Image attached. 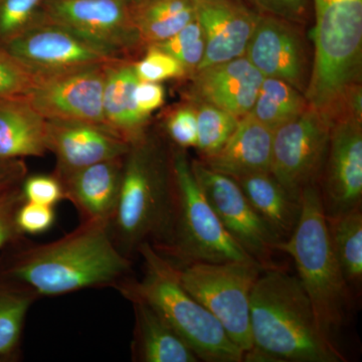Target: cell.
<instances>
[{
	"label": "cell",
	"mask_w": 362,
	"mask_h": 362,
	"mask_svg": "<svg viewBox=\"0 0 362 362\" xmlns=\"http://www.w3.org/2000/svg\"><path fill=\"white\" fill-rule=\"evenodd\" d=\"M0 262V272L40 297L89 288H115L130 277L132 261L112 239L108 223L81 221L61 239L33 244L25 238Z\"/></svg>",
	"instance_id": "obj_1"
},
{
	"label": "cell",
	"mask_w": 362,
	"mask_h": 362,
	"mask_svg": "<svg viewBox=\"0 0 362 362\" xmlns=\"http://www.w3.org/2000/svg\"><path fill=\"white\" fill-rule=\"evenodd\" d=\"M252 349L244 361L343 362L298 276L265 269L250 299Z\"/></svg>",
	"instance_id": "obj_2"
},
{
	"label": "cell",
	"mask_w": 362,
	"mask_h": 362,
	"mask_svg": "<svg viewBox=\"0 0 362 362\" xmlns=\"http://www.w3.org/2000/svg\"><path fill=\"white\" fill-rule=\"evenodd\" d=\"M173 206V149L146 133L124 156L120 194L108 225L116 247L130 259L145 243L160 249L168 240Z\"/></svg>",
	"instance_id": "obj_3"
},
{
	"label": "cell",
	"mask_w": 362,
	"mask_h": 362,
	"mask_svg": "<svg viewBox=\"0 0 362 362\" xmlns=\"http://www.w3.org/2000/svg\"><path fill=\"white\" fill-rule=\"evenodd\" d=\"M137 254L143 259L142 278L124 279L115 287L120 294L130 302L139 300L151 306L199 361H244L245 352L230 340L216 317L185 289L177 269L149 243L140 246Z\"/></svg>",
	"instance_id": "obj_4"
},
{
	"label": "cell",
	"mask_w": 362,
	"mask_h": 362,
	"mask_svg": "<svg viewBox=\"0 0 362 362\" xmlns=\"http://www.w3.org/2000/svg\"><path fill=\"white\" fill-rule=\"evenodd\" d=\"M313 66L306 98L332 120L346 93L361 84L362 0H312Z\"/></svg>",
	"instance_id": "obj_5"
},
{
	"label": "cell",
	"mask_w": 362,
	"mask_h": 362,
	"mask_svg": "<svg viewBox=\"0 0 362 362\" xmlns=\"http://www.w3.org/2000/svg\"><path fill=\"white\" fill-rule=\"evenodd\" d=\"M300 202L299 223L291 237L279 244L278 251L294 261L298 278L310 298L321 328L333 339L345 319L350 287L331 245L318 185L307 187Z\"/></svg>",
	"instance_id": "obj_6"
},
{
	"label": "cell",
	"mask_w": 362,
	"mask_h": 362,
	"mask_svg": "<svg viewBox=\"0 0 362 362\" xmlns=\"http://www.w3.org/2000/svg\"><path fill=\"white\" fill-rule=\"evenodd\" d=\"M173 220L168 240L156 251L176 268L195 263L257 262L221 225L202 192L185 149H173Z\"/></svg>",
	"instance_id": "obj_7"
},
{
	"label": "cell",
	"mask_w": 362,
	"mask_h": 362,
	"mask_svg": "<svg viewBox=\"0 0 362 362\" xmlns=\"http://www.w3.org/2000/svg\"><path fill=\"white\" fill-rule=\"evenodd\" d=\"M176 269L185 289L216 317L230 340L244 352L252 349L250 299L265 268L257 262L235 261Z\"/></svg>",
	"instance_id": "obj_8"
},
{
	"label": "cell",
	"mask_w": 362,
	"mask_h": 362,
	"mask_svg": "<svg viewBox=\"0 0 362 362\" xmlns=\"http://www.w3.org/2000/svg\"><path fill=\"white\" fill-rule=\"evenodd\" d=\"M330 119L314 107L280 126L273 134L270 173L293 199L318 185L329 145Z\"/></svg>",
	"instance_id": "obj_9"
},
{
	"label": "cell",
	"mask_w": 362,
	"mask_h": 362,
	"mask_svg": "<svg viewBox=\"0 0 362 362\" xmlns=\"http://www.w3.org/2000/svg\"><path fill=\"white\" fill-rule=\"evenodd\" d=\"M42 14L118 59L145 49L127 0H45Z\"/></svg>",
	"instance_id": "obj_10"
},
{
	"label": "cell",
	"mask_w": 362,
	"mask_h": 362,
	"mask_svg": "<svg viewBox=\"0 0 362 362\" xmlns=\"http://www.w3.org/2000/svg\"><path fill=\"white\" fill-rule=\"evenodd\" d=\"M190 162L202 192L226 232L264 268L276 267L272 257L278 252L280 240L255 211L237 181L201 160Z\"/></svg>",
	"instance_id": "obj_11"
},
{
	"label": "cell",
	"mask_w": 362,
	"mask_h": 362,
	"mask_svg": "<svg viewBox=\"0 0 362 362\" xmlns=\"http://www.w3.org/2000/svg\"><path fill=\"white\" fill-rule=\"evenodd\" d=\"M1 49L37 77L118 59L66 26L42 18Z\"/></svg>",
	"instance_id": "obj_12"
},
{
	"label": "cell",
	"mask_w": 362,
	"mask_h": 362,
	"mask_svg": "<svg viewBox=\"0 0 362 362\" xmlns=\"http://www.w3.org/2000/svg\"><path fill=\"white\" fill-rule=\"evenodd\" d=\"M245 56L264 77L284 81L306 96L313 51L303 25L259 13Z\"/></svg>",
	"instance_id": "obj_13"
},
{
	"label": "cell",
	"mask_w": 362,
	"mask_h": 362,
	"mask_svg": "<svg viewBox=\"0 0 362 362\" xmlns=\"http://www.w3.org/2000/svg\"><path fill=\"white\" fill-rule=\"evenodd\" d=\"M109 63L37 77L25 98L45 120L105 125L103 92Z\"/></svg>",
	"instance_id": "obj_14"
},
{
	"label": "cell",
	"mask_w": 362,
	"mask_h": 362,
	"mask_svg": "<svg viewBox=\"0 0 362 362\" xmlns=\"http://www.w3.org/2000/svg\"><path fill=\"white\" fill-rule=\"evenodd\" d=\"M318 187L328 218L361 206L362 121L351 117L333 121Z\"/></svg>",
	"instance_id": "obj_15"
},
{
	"label": "cell",
	"mask_w": 362,
	"mask_h": 362,
	"mask_svg": "<svg viewBox=\"0 0 362 362\" xmlns=\"http://www.w3.org/2000/svg\"><path fill=\"white\" fill-rule=\"evenodd\" d=\"M47 148L56 157L54 173L62 180L78 169L125 156L130 144L103 124L47 120Z\"/></svg>",
	"instance_id": "obj_16"
},
{
	"label": "cell",
	"mask_w": 362,
	"mask_h": 362,
	"mask_svg": "<svg viewBox=\"0 0 362 362\" xmlns=\"http://www.w3.org/2000/svg\"><path fill=\"white\" fill-rule=\"evenodd\" d=\"M194 4L195 20L206 42L199 70L244 57L259 13L242 0H194Z\"/></svg>",
	"instance_id": "obj_17"
},
{
	"label": "cell",
	"mask_w": 362,
	"mask_h": 362,
	"mask_svg": "<svg viewBox=\"0 0 362 362\" xmlns=\"http://www.w3.org/2000/svg\"><path fill=\"white\" fill-rule=\"evenodd\" d=\"M192 93L194 101L213 105L238 118L252 111L264 76L246 56L195 71Z\"/></svg>",
	"instance_id": "obj_18"
},
{
	"label": "cell",
	"mask_w": 362,
	"mask_h": 362,
	"mask_svg": "<svg viewBox=\"0 0 362 362\" xmlns=\"http://www.w3.org/2000/svg\"><path fill=\"white\" fill-rule=\"evenodd\" d=\"M124 156L98 162L62 180L65 199L77 209L82 221L110 223L115 211Z\"/></svg>",
	"instance_id": "obj_19"
},
{
	"label": "cell",
	"mask_w": 362,
	"mask_h": 362,
	"mask_svg": "<svg viewBox=\"0 0 362 362\" xmlns=\"http://www.w3.org/2000/svg\"><path fill=\"white\" fill-rule=\"evenodd\" d=\"M273 134V130L249 113L239 119L225 145L214 156L201 161L207 168L232 178L270 173Z\"/></svg>",
	"instance_id": "obj_20"
},
{
	"label": "cell",
	"mask_w": 362,
	"mask_h": 362,
	"mask_svg": "<svg viewBox=\"0 0 362 362\" xmlns=\"http://www.w3.org/2000/svg\"><path fill=\"white\" fill-rule=\"evenodd\" d=\"M133 59H114L107 65L103 92L104 122L107 127L131 143L146 134L149 116L136 105L134 90L139 78Z\"/></svg>",
	"instance_id": "obj_21"
},
{
	"label": "cell",
	"mask_w": 362,
	"mask_h": 362,
	"mask_svg": "<svg viewBox=\"0 0 362 362\" xmlns=\"http://www.w3.org/2000/svg\"><path fill=\"white\" fill-rule=\"evenodd\" d=\"M47 153V120L25 97H0V158Z\"/></svg>",
	"instance_id": "obj_22"
},
{
	"label": "cell",
	"mask_w": 362,
	"mask_h": 362,
	"mask_svg": "<svg viewBox=\"0 0 362 362\" xmlns=\"http://www.w3.org/2000/svg\"><path fill=\"white\" fill-rule=\"evenodd\" d=\"M135 325L131 352L138 362H199L192 347L151 306L131 301Z\"/></svg>",
	"instance_id": "obj_23"
},
{
	"label": "cell",
	"mask_w": 362,
	"mask_h": 362,
	"mask_svg": "<svg viewBox=\"0 0 362 362\" xmlns=\"http://www.w3.org/2000/svg\"><path fill=\"white\" fill-rule=\"evenodd\" d=\"M233 180L280 242L289 239L299 223L301 202L293 199L271 173H251Z\"/></svg>",
	"instance_id": "obj_24"
},
{
	"label": "cell",
	"mask_w": 362,
	"mask_h": 362,
	"mask_svg": "<svg viewBox=\"0 0 362 362\" xmlns=\"http://www.w3.org/2000/svg\"><path fill=\"white\" fill-rule=\"evenodd\" d=\"M130 8L145 49L170 39L195 20L194 0H146Z\"/></svg>",
	"instance_id": "obj_25"
},
{
	"label": "cell",
	"mask_w": 362,
	"mask_h": 362,
	"mask_svg": "<svg viewBox=\"0 0 362 362\" xmlns=\"http://www.w3.org/2000/svg\"><path fill=\"white\" fill-rule=\"evenodd\" d=\"M39 298L0 272V358L18 357L26 316Z\"/></svg>",
	"instance_id": "obj_26"
},
{
	"label": "cell",
	"mask_w": 362,
	"mask_h": 362,
	"mask_svg": "<svg viewBox=\"0 0 362 362\" xmlns=\"http://www.w3.org/2000/svg\"><path fill=\"white\" fill-rule=\"evenodd\" d=\"M310 106L303 93L275 78H264L250 114L259 122L275 131L301 115Z\"/></svg>",
	"instance_id": "obj_27"
},
{
	"label": "cell",
	"mask_w": 362,
	"mask_h": 362,
	"mask_svg": "<svg viewBox=\"0 0 362 362\" xmlns=\"http://www.w3.org/2000/svg\"><path fill=\"white\" fill-rule=\"evenodd\" d=\"M327 218L333 251L347 284L358 287L362 280L361 206Z\"/></svg>",
	"instance_id": "obj_28"
},
{
	"label": "cell",
	"mask_w": 362,
	"mask_h": 362,
	"mask_svg": "<svg viewBox=\"0 0 362 362\" xmlns=\"http://www.w3.org/2000/svg\"><path fill=\"white\" fill-rule=\"evenodd\" d=\"M194 105L197 120V148L202 158H206L214 156L225 145L240 118L204 102L195 101Z\"/></svg>",
	"instance_id": "obj_29"
},
{
	"label": "cell",
	"mask_w": 362,
	"mask_h": 362,
	"mask_svg": "<svg viewBox=\"0 0 362 362\" xmlns=\"http://www.w3.org/2000/svg\"><path fill=\"white\" fill-rule=\"evenodd\" d=\"M152 45L173 56L185 68L187 75L192 76L201 66L206 52L204 33L197 20L188 23L170 39Z\"/></svg>",
	"instance_id": "obj_30"
},
{
	"label": "cell",
	"mask_w": 362,
	"mask_h": 362,
	"mask_svg": "<svg viewBox=\"0 0 362 362\" xmlns=\"http://www.w3.org/2000/svg\"><path fill=\"white\" fill-rule=\"evenodd\" d=\"M45 0H0V47L42 18Z\"/></svg>",
	"instance_id": "obj_31"
},
{
	"label": "cell",
	"mask_w": 362,
	"mask_h": 362,
	"mask_svg": "<svg viewBox=\"0 0 362 362\" xmlns=\"http://www.w3.org/2000/svg\"><path fill=\"white\" fill-rule=\"evenodd\" d=\"M145 51L144 56L133 63L136 76L140 81L160 83L187 76L180 62L156 45H148Z\"/></svg>",
	"instance_id": "obj_32"
},
{
	"label": "cell",
	"mask_w": 362,
	"mask_h": 362,
	"mask_svg": "<svg viewBox=\"0 0 362 362\" xmlns=\"http://www.w3.org/2000/svg\"><path fill=\"white\" fill-rule=\"evenodd\" d=\"M37 81L25 64L0 47V97H26Z\"/></svg>",
	"instance_id": "obj_33"
},
{
	"label": "cell",
	"mask_w": 362,
	"mask_h": 362,
	"mask_svg": "<svg viewBox=\"0 0 362 362\" xmlns=\"http://www.w3.org/2000/svg\"><path fill=\"white\" fill-rule=\"evenodd\" d=\"M25 202L42 206H54L65 199L63 183L54 175H26L21 185Z\"/></svg>",
	"instance_id": "obj_34"
},
{
	"label": "cell",
	"mask_w": 362,
	"mask_h": 362,
	"mask_svg": "<svg viewBox=\"0 0 362 362\" xmlns=\"http://www.w3.org/2000/svg\"><path fill=\"white\" fill-rule=\"evenodd\" d=\"M166 132L180 148L197 147V120L194 105H181L166 119Z\"/></svg>",
	"instance_id": "obj_35"
},
{
	"label": "cell",
	"mask_w": 362,
	"mask_h": 362,
	"mask_svg": "<svg viewBox=\"0 0 362 362\" xmlns=\"http://www.w3.org/2000/svg\"><path fill=\"white\" fill-rule=\"evenodd\" d=\"M56 221L54 206L23 202L16 211V223L21 235H40L51 230Z\"/></svg>",
	"instance_id": "obj_36"
},
{
	"label": "cell",
	"mask_w": 362,
	"mask_h": 362,
	"mask_svg": "<svg viewBox=\"0 0 362 362\" xmlns=\"http://www.w3.org/2000/svg\"><path fill=\"white\" fill-rule=\"evenodd\" d=\"M258 13L307 25L311 18V0H251Z\"/></svg>",
	"instance_id": "obj_37"
},
{
	"label": "cell",
	"mask_w": 362,
	"mask_h": 362,
	"mask_svg": "<svg viewBox=\"0 0 362 362\" xmlns=\"http://www.w3.org/2000/svg\"><path fill=\"white\" fill-rule=\"evenodd\" d=\"M23 202L21 187L0 195V250L13 246L25 238L16 223V211Z\"/></svg>",
	"instance_id": "obj_38"
},
{
	"label": "cell",
	"mask_w": 362,
	"mask_h": 362,
	"mask_svg": "<svg viewBox=\"0 0 362 362\" xmlns=\"http://www.w3.org/2000/svg\"><path fill=\"white\" fill-rule=\"evenodd\" d=\"M134 97L139 111L150 117L152 112L164 104L165 90L160 83L139 80L135 87Z\"/></svg>",
	"instance_id": "obj_39"
},
{
	"label": "cell",
	"mask_w": 362,
	"mask_h": 362,
	"mask_svg": "<svg viewBox=\"0 0 362 362\" xmlns=\"http://www.w3.org/2000/svg\"><path fill=\"white\" fill-rule=\"evenodd\" d=\"M28 175L25 159L0 158V195L21 187Z\"/></svg>",
	"instance_id": "obj_40"
},
{
	"label": "cell",
	"mask_w": 362,
	"mask_h": 362,
	"mask_svg": "<svg viewBox=\"0 0 362 362\" xmlns=\"http://www.w3.org/2000/svg\"><path fill=\"white\" fill-rule=\"evenodd\" d=\"M130 7L138 6V4H142V2L146 1V0H127Z\"/></svg>",
	"instance_id": "obj_41"
},
{
	"label": "cell",
	"mask_w": 362,
	"mask_h": 362,
	"mask_svg": "<svg viewBox=\"0 0 362 362\" xmlns=\"http://www.w3.org/2000/svg\"><path fill=\"white\" fill-rule=\"evenodd\" d=\"M242 1H244V0H242Z\"/></svg>",
	"instance_id": "obj_42"
}]
</instances>
